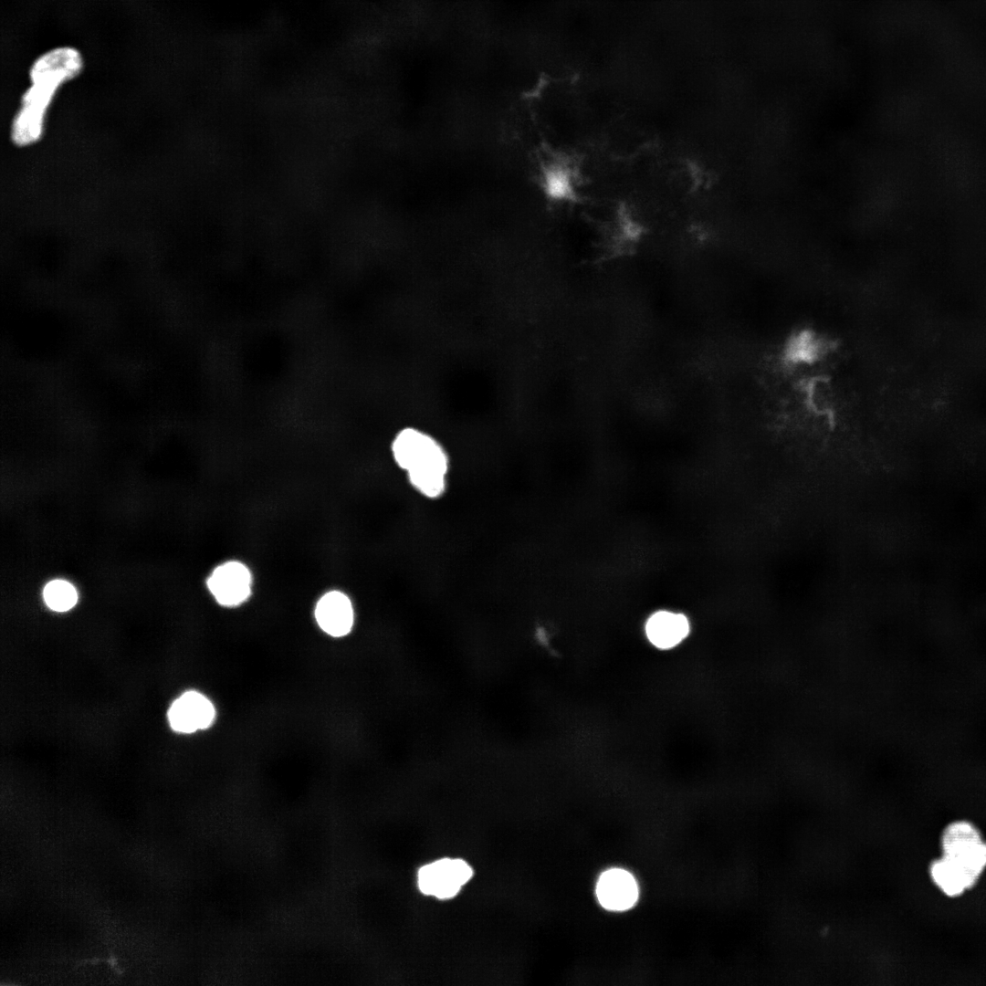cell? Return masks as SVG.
Instances as JSON below:
<instances>
[{
	"label": "cell",
	"mask_w": 986,
	"mask_h": 986,
	"mask_svg": "<svg viewBox=\"0 0 986 986\" xmlns=\"http://www.w3.org/2000/svg\"><path fill=\"white\" fill-rule=\"evenodd\" d=\"M81 68L80 54L68 47L50 50L36 60L30 70L32 84L12 125L16 144L26 146L41 137L46 112L57 89L76 77Z\"/></svg>",
	"instance_id": "obj_1"
},
{
	"label": "cell",
	"mask_w": 986,
	"mask_h": 986,
	"mask_svg": "<svg viewBox=\"0 0 986 986\" xmlns=\"http://www.w3.org/2000/svg\"><path fill=\"white\" fill-rule=\"evenodd\" d=\"M391 455L418 496L430 501L446 496L452 465L446 449L436 438L417 428H404L392 441Z\"/></svg>",
	"instance_id": "obj_2"
},
{
	"label": "cell",
	"mask_w": 986,
	"mask_h": 986,
	"mask_svg": "<svg viewBox=\"0 0 986 986\" xmlns=\"http://www.w3.org/2000/svg\"><path fill=\"white\" fill-rule=\"evenodd\" d=\"M942 855L932 862L929 874L947 896L970 889L986 868V841L971 823L957 821L942 833Z\"/></svg>",
	"instance_id": "obj_3"
},
{
	"label": "cell",
	"mask_w": 986,
	"mask_h": 986,
	"mask_svg": "<svg viewBox=\"0 0 986 986\" xmlns=\"http://www.w3.org/2000/svg\"><path fill=\"white\" fill-rule=\"evenodd\" d=\"M473 875L472 868L458 858H442L422 866L417 875L418 887L425 895L440 899L455 897Z\"/></svg>",
	"instance_id": "obj_4"
},
{
	"label": "cell",
	"mask_w": 986,
	"mask_h": 986,
	"mask_svg": "<svg viewBox=\"0 0 986 986\" xmlns=\"http://www.w3.org/2000/svg\"><path fill=\"white\" fill-rule=\"evenodd\" d=\"M252 582V574L246 565L238 561H228L214 569L206 585L217 603L236 607L250 597Z\"/></svg>",
	"instance_id": "obj_5"
},
{
	"label": "cell",
	"mask_w": 986,
	"mask_h": 986,
	"mask_svg": "<svg viewBox=\"0 0 986 986\" xmlns=\"http://www.w3.org/2000/svg\"><path fill=\"white\" fill-rule=\"evenodd\" d=\"M215 718L213 703L203 694L190 690L171 705L168 720L171 728L181 733H194L209 728Z\"/></svg>",
	"instance_id": "obj_6"
},
{
	"label": "cell",
	"mask_w": 986,
	"mask_h": 986,
	"mask_svg": "<svg viewBox=\"0 0 986 986\" xmlns=\"http://www.w3.org/2000/svg\"><path fill=\"white\" fill-rule=\"evenodd\" d=\"M314 616L319 627L333 637L348 635L353 626L354 611L351 599L340 591H330L317 602Z\"/></svg>",
	"instance_id": "obj_7"
},
{
	"label": "cell",
	"mask_w": 986,
	"mask_h": 986,
	"mask_svg": "<svg viewBox=\"0 0 986 986\" xmlns=\"http://www.w3.org/2000/svg\"><path fill=\"white\" fill-rule=\"evenodd\" d=\"M596 895L603 907L610 910H625L637 900L638 887L627 871L613 868L603 872L596 885Z\"/></svg>",
	"instance_id": "obj_8"
},
{
	"label": "cell",
	"mask_w": 986,
	"mask_h": 986,
	"mask_svg": "<svg viewBox=\"0 0 986 986\" xmlns=\"http://www.w3.org/2000/svg\"><path fill=\"white\" fill-rule=\"evenodd\" d=\"M689 632L687 618L678 613L659 611L653 614L645 624L649 641L658 648L668 649L678 645Z\"/></svg>",
	"instance_id": "obj_9"
},
{
	"label": "cell",
	"mask_w": 986,
	"mask_h": 986,
	"mask_svg": "<svg viewBox=\"0 0 986 986\" xmlns=\"http://www.w3.org/2000/svg\"><path fill=\"white\" fill-rule=\"evenodd\" d=\"M43 597L46 604L56 612L68 611L78 601L75 587L64 580L49 582L43 590Z\"/></svg>",
	"instance_id": "obj_10"
}]
</instances>
